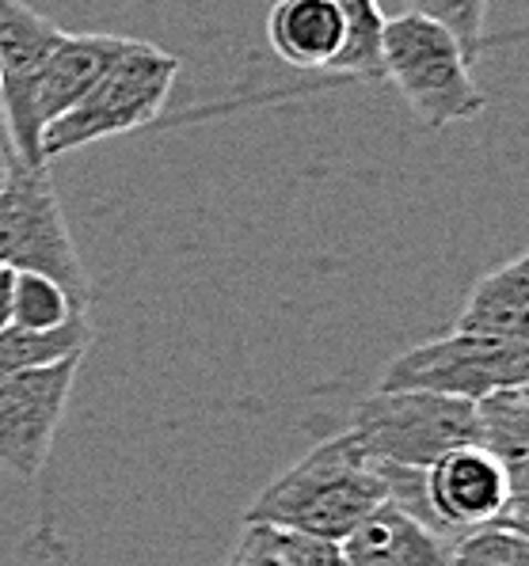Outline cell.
<instances>
[{
	"mask_svg": "<svg viewBox=\"0 0 529 566\" xmlns=\"http://www.w3.org/2000/svg\"><path fill=\"white\" fill-rule=\"evenodd\" d=\"M346 430L385 464L427 472L449 449L476 441V399L377 385L354 407Z\"/></svg>",
	"mask_w": 529,
	"mask_h": 566,
	"instance_id": "277c9868",
	"label": "cell"
},
{
	"mask_svg": "<svg viewBox=\"0 0 529 566\" xmlns=\"http://www.w3.org/2000/svg\"><path fill=\"white\" fill-rule=\"evenodd\" d=\"M423 479H427L431 513L449 539L480 525L526 528L529 494L518 491L507 468L476 441L438 457Z\"/></svg>",
	"mask_w": 529,
	"mask_h": 566,
	"instance_id": "52a82bcc",
	"label": "cell"
},
{
	"mask_svg": "<svg viewBox=\"0 0 529 566\" xmlns=\"http://www.w3.org/2000/svg\"><path fill=\"white\" fill-rule=\"evenodd\" d=\"M129 39L118 34H62V42L54 46V54L46 57L39 76V88H34V115L39 126L46 129V122L65 115L73 103H81L84 95L126 50Z\"/></svg>",
	"mask_w": 529,
	"mask_h": 566,
	"instance_id": "7c38bea8",
	"label": "cell"
},
{
	"mask_svg": "<svg viewBox=\"0 0 529 566\" xmlns=\"http://www.w3.org/2000/svg\"><path fill=\"white\" fill-rule=\"evenodd\" d=\"M381 76L393 81L412 115L431 129L468 122L484 111V92L473 81V61L442 23L415 12L385 15Z\"/></svg>",
	"mask_w": 529,
	"mask_h": 566,
	"instance_id": "7a4b0ae2",
	"label": "cell"
},
{
	"mask_svg": "<svg viewBox=\"0 0 529 566\" xmlns=\"http://www.w3.org/2000/svg\"><path fill=\"white\" fill-rule=\"evenodd\" d=\"M454 331L502 343H529V255H515L468 290Z\"/></svg>",
	"mask_w": 529,
	"mask_h": 566,
	"instance_id": "4fadbf2b",
	"label": "cell"
},
{
	"mask_svg": "<svg viewBox=\"0 0 529 566\" xmlns=\"http://www.w3.org/2000/svg\"><path fill=\"white\" fill-rule=\"evenodd\" d=\"M385 499L388 491L381 460L351 430H343L312 446L282 475H274L256 494L245 521L343 544Z\"/></svg>",
	"mask_w": 529,
	"mask_h": 566,
	"instance_id": "6da1fadb",
	"label": "cell"
},
{
	"mask_svg": "<svg viewBox=\"0 0 529 566\" xmlns=\"http://www.w3.org/2000/svg\"><path fill=\"white\" fill-rule=\"evenodd\" d=\"M0 263L54 277L76 301L92 304L89 270L58 202L50 164H28L20 156L8 171L0 187Z\"/></svg>",
	"mask_w": 529,
	"mask_h": 566,
	"instance_id": "5b68a950",
	"label": "cell"
},
{
	"mask_svg": "<svg viewBox=\"0 0 529 566\" xmlns=\"http://www.w3.org/2000/svg\"><path fill=\"white\" fill-rule=\"evenodd\" d=\"M81 358L84 354H69L0 380V468L8 475L28 483L46 468Z\"/></svg>",
	"mask_w": 529,
	"mask_h": 566,
	"instance_id": "ba28073f",
	"label": "cell"
},
{
	"mask_svg": "<svg viewBox=\"0 0 529 566\" xmlns=\"http://www.w3.org/2000/svg\"><path fill=\"white\" fill-rule=\"evenodd\" d=\"M346 39L340 0H274L267 42L290 69L328 76Z\"/></svg>",
	"mask_w": 529,
	"mask_h": 566,
	"instance_id": "8fae6325",
	"label": "cell"
},
{
	"mask_svg": "<svg viewBox=\"0 0 529 566\" xmlns=\"http://www.w3.org/2000/svg\"><path fill=\"white\" fill-rule=\"evenodd\" d=\"M340 552L346 566H454V539L388 499L343 539Z\"/></svg>",
	"mask_w": 529,
	"mask_h": 566,
	"instance_id": "30bf717a",
	"label": "cell"
},
{
	"mask_svg": "<svg viewBox=\"0 0 529 566\" xmlns=\"http://www.w3.org/2000/svg\"><path fill=\"white\" fill-rule=\"evenodd\" d=\"M221 566H346L340 544L312 539L290 528L274 525H251L245 521L232 552L225 555Z\"/></svg>",
	"mask_w": 529,
	"mask_h": 566,
	"instance_id": "9a60e30c",
	"label": "cell"
},
{
	"mask_svg": "<svg viewBox=\"0 0 529 566\" xmlns=\"http://www.w3.org/2000/svg\"><path fill=\"white\" fill-rule=\"evenodd\" d=\"M454 566H529V533L510 525H480L454 539Z\"/></svg>",
	"mask_w": 529,
	"mask_h": 566,
	"instance_id": "ffe728a7",
	"label": "cell"
},
{
	"mask_svg": "<svg viewBox=\"0 0 529 566\" xmlns=\"http://www.w3.org/2000/svg\"><path fill=\"white\" fill-rule=\"evenodd\" d=\"M476 446H484L491 457L515 479L518 491L529 494V391L526 385L488 391L476 399Z\"/></svg>",
	"mask_w": 529,
	"mask_h": 566,
	"instance_id": "5bb4252c",
	"label": "cell"
},
{
	"mask_svg": "<svg viewBox=\"0 0 529 566\" xmlns=\"http://www.w3.org/2000/svg\"><path fill=\"white\" fill-rule=\"evenodd\" d=\"M346 39L340 57L328 69V81H381V34H385V8L381 0H340Z\"/></svg>",
	"mask_w": 529,
	"mask_h": 566,
	"instance_id": "2e32d148",
	"label": "cell"
},
{
	"mask_svg": "<svg viewBox=\"0 0 529 566\" xmlns=\"http://www.w3.org/2000/svg\"><path fill=\"white\" fill-rule=\"evenodd\" d=\"M62 28L28 0H0V111L12 129L15 153L28 164L42 160V126L34 115V88L46 57L62 42Z\"/></svg>",
	"mask_w": 529,
	"mask_h": 566,
	"instance_id": "9c48e42d",
	"label": "cell"
},
{
	"mask_svg": "<svg viewBox=\"0 0 529 566\" xmlns=\"http://www.w3.org/2000/svg\"><path fill=\"white\" fill-rule=\"evenodd\" d=\"M89 316V304L76 301L65 285H58L46 274H31V270H15L12 282V327L34 331V335H46V331H62L73 319Z\"/></svg>",
	"mask_w": 529,
	"mask_h": 566,
	"instance_id": "e0dca14e",
	"label": "cell"
},
{
	"mask_svg": "<svg viewBox=\"0 0 529 566\" xmlns=\"http://www.w3.org/2000/svg\"><path fill=\"white\" fill-rule=\"evenodd\" d=\"M92 346V319L81 316L62 331H46V335H34V331L8 327L0 331V380L12 377V373L34 369V365H50L69 354H84Z\"/></svg>",
	"mask_w": 529,
	"mask_h": 566,
	"instance_id": "ac0fdd59",
	"label": "cell"
},
{
	"mask_svg": "<svg viewBox=\"0 0 529 566\" xmlns=\"http://www.w3.org/2000/svg\"><path fill=\"white\" fill-rule=\"evenodd\" d=\"M179 76V57L153 42L129 39L115 65L92 84L81 103L46 122L42 129V160L62 153L84 149V145L123 137L160 118L164 103Z\"/></svg>",
	"mask_w": 529,
	"mask_h": 566,
	"instance_id": "3957f363",
	"label": "cell"
},
{
	"mask_svg": "<svg viewBox=\"0 0 529 566\" xmlns=\"http://www.w3.org/2000/svg\"><path fill=\"white\" fill-rule=\"evenodd\" d=\"M529 380V343L449 331L442 338L404 350L385 369V388H423L438 396L484 399L488 391L515 388Z\"/></svg>",
	"mask_w": 529,
	"mask_h": 566,
	"instance_id": "8992f818",
	"label": "cell"
},
{
	"mask_svg": "<svg viewBox=\"0 0 529 566\" xmlns=\"http://www.w3.org/2000/svg\"><path fill=\"white\" fill-rule=\"evenodd\" d=\"M488 4L491 0H396L401 12L427 15V20L442 23L468 54V61H476L496 39L484 34V20H488Z\"/></svg>",
	"mask_w": 529,
	"mask_h": 566,
	"instance_id": "d6986e66",
	"label": "cell"
},
{
	"mask_svg": "<svg viewBox=\"0 0 529 566\" xmlns=\"http://www.w3.org/2000/svg\"><path fill=\"white\" fill-rule=\"evenodd\" d=\"M12 282H15V270L0 263V331L12 327Z\"/></svg>",
	"mask_w": 529,
	"mask_h": 566,
	"instance_id": "7402d4cb",
	"label": "cell"
},
{
	"mask_svg": "<svg viewBox=\"0 0 529 566\" xmlns=\"http://www.w3.org/2000/svg\"><path fill=\"white\" fill-rule=\"evenodd\" d=\"M15 160H20V153H15V142H12V129H8V122H4V111H0V187L8 182V171H12Z\"/></svg>",
	"mask_w": 529,
	"mask_h": 566,
	"instance_id": "44dd1931",
	"label": "cell"
}]
</instances>
